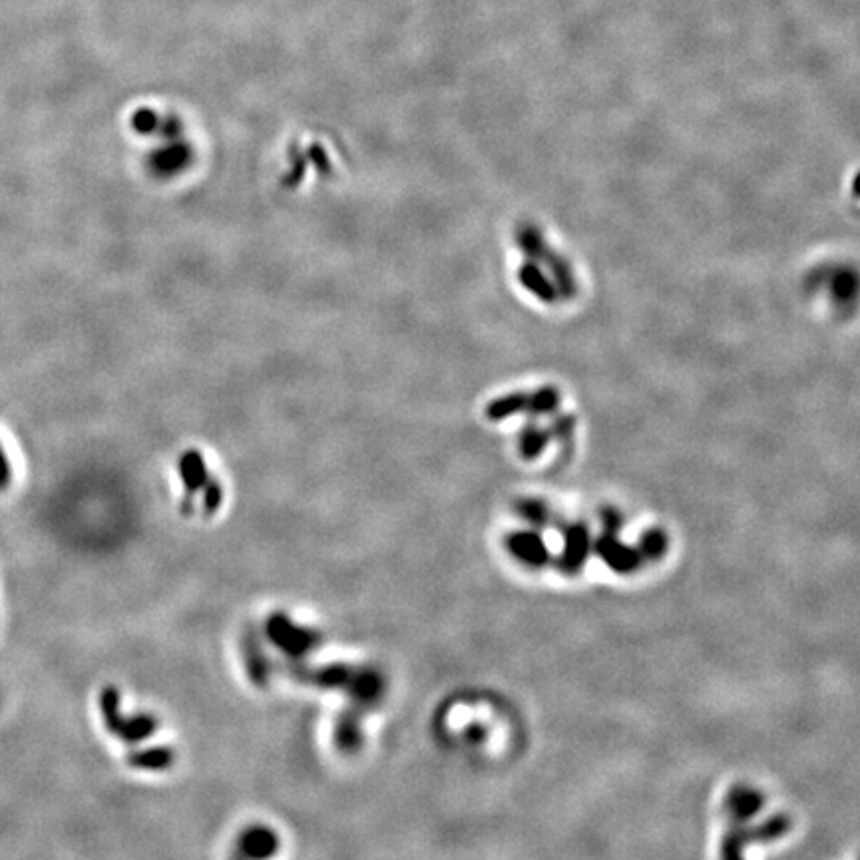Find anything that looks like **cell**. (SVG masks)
Segmentation results:
<instances>
[{
  "instance_id": "cell-3",
  "label": "cell",
  "mask_w": 860,
  "mask_h": 860,
  "mask_svg": "<svg viewBox=\"0 0 860 860\" xmlns=\"http://www.w3.org/2000/svg\"><path fill=\"white\" fill-rule=\"evenodd\" d=\"M242 853L252 860H265L279 848V838L269 827H252L239 838Z\"/></svg>"
},
{
  "instance_id": "cell-5",
  "label": "cell",
  "mask_w": 860,
  "mask_h": 860,
  "mask_svg": "<svg viewBox=\"0 0 860 860\" xmlns=\"http://www.w3.org/2000/svg\"><path fill=\"white\" fill-rule=\"evenodd\" d=\"M8 480H10V466H8V460L3 453V448H0V488H5L8 484Z\"/></svg>"
},
{
  "instance_id": "cell-1",
  "label": "cell",
  "mask_w": 860,
  "mask_h": 860,
  "mask_svg": "<svg viewBox=\"0 0 860 860\" xmlns=\"http://www.w3.org/2000/svg\"><path fill=\"white\" fill-rule=\"evenodd\" d=\"M100 707H102L104 723L108 731L124 739L126 743H138L142 739L152 735L158 729V719L154 715H136L132 719H124L119 715V693L114 687H108L100 697Z\"/></svg>"
},
{
  "instance_id": "cell-4",
  "label": "cell",
  "mask_w": 860,
  "mask_h": 860,
  "mask_svg": "<svg viewBox=\"0 0 860 860\" xmlns=\"http://www.w3.org/2000/svg\"><path fill=\"white\" fill-rule=\"evenodd\" d=\"M176 753L167 747H159V749H148V751H138L134 755H129V765L134 769H144V771H162V769H167L174 763Z\"/></svg>"
},
{
  "instance_id": "cell-2",
  "label": "cell",
  "mask_w": 860,
  "mask_h": 860,
  "mask_svg": "<svg viewBox=\"0 0 860 860\" xmlns=\"http://www.w3.org/2000/svg\"><path fill=\"white\" fill-rule=\"evenodd\" d=\"M267 632L269 637L283 649V652L291 654V655H303L309 649L315 647L321 639L311 629L305 627H297L291 619L277 614L273 617H269L267 624Z\"/></svg>"
}]
</instances>
